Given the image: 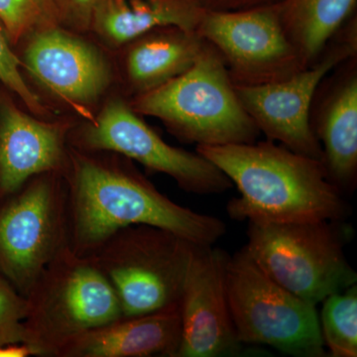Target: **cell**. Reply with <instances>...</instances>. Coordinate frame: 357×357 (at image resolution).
<instances>
[{"label": "cell", "instance_id": "5", "mask_svg": "<svg viewBox=\"0 0 357 357\" xmlns=\"http://www.w3.org/2000/svg\"><path fill=\"white\" fill-rule=\"evenodd\" d=\"M340 222H248L249 256L281 287L312 306L356 285Z\"/></svg>", "mask_w": 357, "mask_h": 357}, {"label": "cell", "instance_id": "22", "mask_svg": "<svg viewBox=\"0 0 357 357\" xmlns=\"http://www.w3.org/2000/svg\"><path fill=\"white\" fill-rule=\"evenodd\" d=\"M13 47L0 24V83L18 96L31 114L46 116L47 107L40 96L26 83L22 63Z\"/></svg>", "mask_w": 357, "mask_h": 357}, {"label": "cell", "instance_id": "16", "mask_svg": "<svg viewBox=\"0 0 357 357\" xmlns=\"http://www.w3.org/2000/svg\"><path fill=\"white\" fill-rule=\"evenodd\" d=\"M181 342L180 307L122 317L70 340L58 357H176Z\"/></svg>", "mask_w": 357, "mask_h": 357}, {"label": "cell", "instance_id": "7", "mask_svg": "<svg viewBox=\"0 0 357 357\" xmlns=\"http://www.w3.org/2000/svg\"><path fill=\"white\" fill-rule=\"evenodd\" d=\"M225 286L236 337L288 356H326L316 307L272 280L245 248L227 257Z\"/></svg>", "mask_w": 357, "mask_h": 357}, {"label": "cell", "instance_id": "12", "mask_svg": "<svg viewBox=\"0 0 357 357\" xmlns=\"http://www.w3.org/2000/svg\"><path fill=\"white\" fill-rule=\"evenodd\" d=\"M25 40L22 69L42 88L93 121L89 107L114 81L105 53L79 33L60 25L40 28Z\"/></svg>", "mask_w": 357, "mask_h": 357}, {"label": "cell", "instance_id": "9", "mask_svg": "<svg viewBox=\"0 0 357 357\" xmlns=\"http://www.w3.org/2000/svg\"><path fill=\"white\" fill-rule=\"evenodd\" d=\"M57 174L32 178L0 210V272L24 297L69 245L68 197Z\"/></svg>", "mask_w": 357, "mask_h": 357}, {"label": "cell", "instance_id": "10", "mask_svg": "<svg viewBox=\"0 0 357 357\" xmlns=\"http://www.w3.org/2000/svg\"><path fill=\"white\" fill-rule=\"evenodd\" d=\"M86 151H107L134 160L148 170L166 174L181 189L196 195H218L234 187L231 181L198 152L168 144L143 121L129 100L110 98L82 131Z\"/></svg>", "mask_w": 357, "mask_h": 357}, {"label": "cell", "instance_id": "2", "mask_svg": "<svg viewBox=\"0 0 357 357\" xmlns=\"http://www.w3.org/2000/svg\"><path fill=\"white\" fill-rule=\"evenodd\" d=\"M196 151L215 164L241 192L227 206L232 220L342 222L347 217L344 194L331 182L321 160L268 139L199 145Z\"/></svg>", "mask_w": 357, "mask_h": 357}, {"label": "cell", "instance_id": "8", "mask_svg": "<svg viewBox=\"0 0 357 357\" xmlns=\"http://www.w3.org/2000/svg\"><path fill=\"white\" fill-rule=\"evenodd\" d=\"M356 57V13L333 35L312 65L283 81L234 88L243 109L268 140L323 161V149L309 122L312 96L331 70Z\"/></svg>", "mask_w": 357, "mask_h": 357}, {"label": "cell", "instance_id": "11", "mask_svg": "<svg viewBox=\"0 0 357 357\" xmlns=\"http://www.w3.org/2000/svg\"><path fill=\"white\" fill-rule=\"evenodd\" d=\"M196 32L218 52L234 84L275 83L306 68L282 27L278 3L204 11Z\"/></svg>", "mask_w": 357, "mask_h": 357}, {"label": "cell", "instance_id": "23", "mask_svg": "<svg viewBox=\"0 0 357 357\" xmlns=\"http://www.w3.org/2000/svg\"><path fill=\"white\" fill-rule=\"evenodd\" d=\"M27 314V298L0 279V347L26 344L27 333L24 321Z\"/></svg>", "mask_w": 357, "mask_h": 357}, {"label": "cell", "instance_id": "14", "mask_svg": "<svg viewBox=\"0 0 357 357\" xmlns=\"http://www.w3.org/2000/svg\"><path fill=\"white\" fill-rule=\"evenodd\" d=\"M312 131L323 149L328 178L342 194L357 182V57L337 66L319 84L310 107Z\"/></svg>", "mask_w": 357, "mask_h": 357}, {"label": "cell", "instance_id": "17", "mask_svg": "<svg viewBox=\"0 0 357 357\" xmlns=\"http://www.w3.org/2000/svg\"><path fill=\"white\" fill-rule=\"evenodd\" d=\"M204 40L178 26L154 28L119 49L121 77L131 98L180 76L196 63Z\"/></svg>", "mask_w": 357, "mask_h": 357}, {"label": "cell", "instance_id": "1", "mask_svg": "<svg viewBox=\"0 0 357 357\" xmlns=\"http://www.w3.org/2000/svg\"><path fill=\"white\" fill-rule=\"evenodd\" d=\"M67 163L69 244L77 255H93L130 225L159 227L198 245L225 236L220 218L174 203L128 165L74 149Z\"/></svg>", "mask_w": 357, "mask_h": 357}, {"label": "cell", "instance_id": "18", "mask_svg": "<svg viewBox=\"0 0 357 357\" xmlns=\"http://www.w3.org/2000/svg\"><path fill=\"white\" fill-rule=\"evenodd\" d=\"M203 13L195 0H100L89 32L105 46L119 50L162 26L196 31Z\"/></svg>", "mask_w": 357, "mask_h": 357}, {"label": "cell", "instance_id": "6", "mask_svg": "<svg viewBox=\"0 0 357 357\" xmlns=\"http://www.w3.org/2000/svg\"><path fill=\"white\" fill-rule=\"evenodd\" d=\"M194 246L168 230L136 225L86 257L105 275L129 318L178 306Z\"/></svg>", "mask_w": 357, "mask_h": 357}, {"label": "cell", "instance_id": "3", "mask_svg": "<svg viewBox=\"0 0 357 357\" xmlns=\"http://www.w3.org/2000/svg\"><path fill=\"white\" fill-rule=\"evenodd\" d=\"M129 102L141 116L160 119L178 139L197 146L253 143L260 135L222 57L206 41L189 70Z\"/></svg>", "mask_w": 357, "mask_h": 357}, {"label": "cell", "instance_id": "24", "mask_svg": "<svg viewBox=\"0 0 357 357\" xmlns=\"http://www.w3.org/2000/svg\"><path fill=\"white\" fill-rule=\"evenodd\" d=\"M100 0H49L58 25L77 33H89Z\"/></svg>", "mask_w": 357, "mask_h": 357}, {"label": "cell", "instance_id": "25", "mask_svg": "<svg viewBox=\"0 0 357 357\" xmlns=\"http://www.w3.org/2000/svg\"><path fill=\"white\" fill-rule=\"evenodd\" d=\"M204 11L227 13V11L245 10L255 7L272 6L282 0H195Z\"/></svg>", "mask_w": 357, "mask_h": 357}, {"label": "cell", "instance_id": "20", "mask_svg": "<svg viewBox=\"0 0 357 357\" xmlns=\"http://www.w3.org/2000/svg\"><path fill=\"white\" fill-rule=\"evenodd\" d=\"M319 326L333 357L357 356V286L333 293L323 301Z\"/></svg>", "mask_w": 357, "mask_h": 357}, {"label": "cell", "instance_id": "19", "mask_svg": "<svg viewBox=\"0 0 357 357\" xmlns=\"http://www.w3.org/2000/svg\"><path fill=\"white\" fill-rule=\"evenodd\" d=\"M357 0H282V27L305 67L312 65L333 35L356 13Z\"/></svg>", "mask_w": 357, "mask_h": 357}, {"label": "cell", "instance_id": "4", "mask_svg": "<svg viewBox=\"0 0 357 357\" xmlns=\"http://www.w3.org/2000/svg\"><path fill=\"white\" fill-rule=\"evenodd\" d=\"M26 298V345L32 356H56L73 338L123 317L105 275L70 244L49 263Z\"/></svg>", "mask_w": 357, "mask_h": 357}, {"label": "cell", "instance_id": "13", "mask_svg": "<svg viewBox=\"0 0 357 357\" xmlns=\"http://www.w3.org/2000/svg\"><path fill=\"white\" fill-rule=\"evenodd\" d=\"M227 257L213 244H195L178 303L181 342L176 357L243 356L245 352L230 316Z\"/></svg>", "mask_w": 357, "mask_h": 357}, {"label": "cell", "instance_id": "21", "mask_svg": "<svg viewBox=\"0 0 357 357\" xmlns=\"http://www.w3.org/2000/svg\"><path fill=\"white\" fill-rule=\"evenodd\" d=\"M0 24L15 46L40 28L58 23L49 0H0Z\"/></svg>", "mask_w": 357, "mask_h": 357}, {"label": "cell", "instance_id": "15", "mask_svg": "<svg viewBox=\"0 0 357 357\" xmlns=\"http://www.w3.org/2000/svg\"><path fill=\"white\" fill-rule=\"evenodd\" d=\"M72 124L26 114L0 93V192L15 194L32 178L66 166V139Z\"/></svg>", "mask_w": 357, "mask_h": 357}, {"label": "cell", "instance_id": "26", "mask_svg": "<svg viewBox=\"0 0 357 357\" xmlns=\"http://www.w3.org/2000/svg\"><path fill=\"white\" fill-rule=\"evenodd\" d=\"M32 356L29 347L24 344L1 345L0 357H26Z\"/></svg>", "mask_w": 357, "mask_h": 357}]
</instances>
